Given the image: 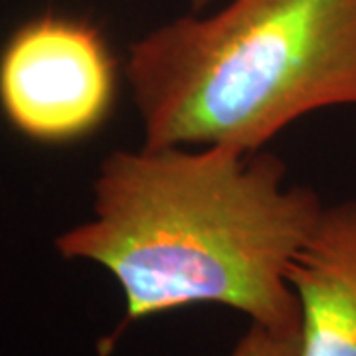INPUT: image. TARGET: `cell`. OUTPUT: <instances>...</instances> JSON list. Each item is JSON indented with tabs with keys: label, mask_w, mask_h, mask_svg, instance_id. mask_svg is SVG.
<instances>
[{
	"label": "cell",
	"mask_w": 356,
	"mask_h": 356,
	"mask_svg": "<svg viewBox=\"0 0 356 356\" xmlns=\"http://www.w3.org/2000/svg\"><path fill=\"white\" fill-rule=\"evenodd\" d=\"M323 208L264 149L140 145L103 159L93 214L54 245L67 261L113 275L127 321L210 303L269 331L299 332L287 273Z\"/></svg>",
	"instance_id": "6da1fadb"
},
{
	"label": "cell",
	"mask_w": 356,
	"mask_h": 356,
	"mask_svg": "<svg viewBox=\"0 0 356 356\" xmlns=\"http://www.w3.org/2000/svg\"><path fill=\"white\" fill-rule=\"evenodd\" d=\"M147 147L261 151L307 115L356 105V0H229L129 48Z\"/></svg>",
	"instance_id": "7a4b0ae2"
},
{
	"label": "cell",
	"mask_w": 356,
	"mask_h": 356,
	"mask_svg": "<svg viewBox=\"0 0 356 356\" xmlns=\"http://www.w3.org/2000/svg\"><path fill=\"white\" fill-rule=\"evenodd\" d=\"M117 93V58L99 28L83 18L36 16L0 51V109L26 139H86L111 117Z\"/></svg>",
	"instance_id": "3957f363"
},
{
	"label": "cell",
	"mask_w": 356,
	"mask_h": 356,
	"mask_svg": "<svg viewBox=\"0 0 356 356\" xmlns=\"http://www.w3.org/2000/svg\"><path fill=\"white\" fill-rule=\"evenodd\" d=\"M287 280L301 313L299 356H356V200L325 204Z\"/></svg>",
	"instance_id": "277c9868"
},
{
	"label": "cell",
	"mask_w": 356,
	"mask_h": 356,
	"mask_svg": "<svg viewBox=\"0 0 356 356\" xmlns=\"http://www.w3.org/2000/svg\"><path fill=\"white\" fill-rule=\"evenodd\" d=\"M299 332H275L259 325H250L228 356H299Z\"/></svg>",
	"instance_id": "5b68a950"
},
{
	"label": "cell",
	"mask_w": 356,
	"mask_h": 356,
	"mask_svg": "<svg viewBox=\"0 0 356 356\" xmlns=\"http://www.w3.org/2000/svg\"><path fill=\"white\" fill-rule=\"evenodd\" d=\"M214 0H192V13H200L204 8H208V4H212Z\"/></svg>",
	"instance_id": "8992f818"
}]
</instances>
